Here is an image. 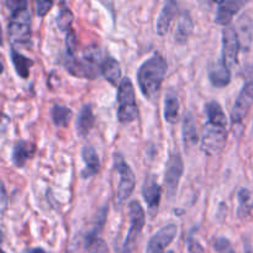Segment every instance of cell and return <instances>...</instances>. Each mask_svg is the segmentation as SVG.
<instances>
[{"mask_svg": "<svg viewBox=\"0 0 253 253\" xmlns=\"http://www.w3.org/2000/svg\"><path fill=\"white\" fill-rule=\"evenodd\" d=\"M178 11V2L177 1H167L165 6L162 7L160 12V16L157 20V34L160 36H165L172 25L173 19Z\"/></svg>", "mask_w": 253, "mask_h": 253, "instance_id": "15", "label": "cell"}, {"mask_svg": "<svg viewBox=\"0 0 253 253\" xmlns=\"http://www.w3.org/2000/svg\"><path fill=\"white\" fill-rule=\"evenodd\" d=\"M188 251H189V253H205L204 247L193 237L188 239Z\"/></svg>", "mask_w": 253, "mask_h": 253, "instance_id": "30", "label": "cell"}, {"mask_svg": "<svg viewBox=\"0 0 253 253\" xmlns=\"http://www.w3.org/2000/svg\"><path fill=\"white\" fill-rule=\"evenodd\" d=\"M246 1H240V0H226V1L217 2L216 16H215V22L217 25H227L231 22L235 15L240 11L242 6H245Z\"/></svg>", "mask_w": 253, "mask_h": 253, "instance_id": "12", "label": "cell"}, {"mask_svg": "<svg viewBox=\"0 0 253 253\" xmlns=\"http://www.w3.org/2000/svg\"><path fill=\"white\" fill-rule=\"evenodd\" d=\"M205 114H207L208 123L227 127V116L217 101L211 100L205 104Z\"/></svg>", "mask_w": 253, "mask_h": 253, "instance_id": "23", "label": "cell"}, {"mask_svg": "<svg viewBox=\"0 0 253 253\" xmlns=\"http://www.w3.org/2000/svg\"><path fill=\"white\" fill-rule=\"evenodd\" d=\"M241 48V40L239 32L232 26H227L222 31V57L221 61L229 67L230 69L236 66L239 62V52Z\"/></svg>", "mask_w": 253, "mask_h": 253, "instance_id": "7", "label": "cell"}, {"mask_svg": "<svg viewBox=\"0 0 253 253\" xmlns=\"http://www.w3.org/2000/svg\"><path fill=\"white\" fill-rule=\"evenodd\" d=\"M183 172H184V163H183L180 155L178 152L170 153L165 173V184L166 189H167V195L169 198H174V195L177 194L178 185H179Z\"/></svg>", "mask_w": 253, "mask_h": 253, "instance_id": "8", "label": "cell"}, {"mask_svg": "<svg viewBox=\"0 0 253 253\" xmlns=\"http://www.w3.org/2000/svg\"><path fill=\"white\" fill-rule=\"evenodd\" d=\"M52 121L58 127H67L72 119V110L61 104H54L51 109Z\"/></svg>", "mask_w": 253, "mask_h": 253, "instance_id": "26", "label": "cell"}, {"mask_svg": "<svg viewBox=\"0 0 253 253\" xmlns=\"http://www.w3.org/2000/svg\"><path fill=\"white\" fill-rule=\"evenodd\" d=\"M182 135H183V142L187 148L194 147L199 141V136H198V128L197 124H195L194 116L190 113H187L183 120L182 126Z\"/></svg>", "mask_w": 253, "mask_h": 253, "instance_id": "19", "label": "cell"}, {"mask_svg": "<svg viewBox=\"0 0 253 253\" xmlns=\"http://www.w3.org/2000/svg\"><path fill=\"white\" fill-rule=\"evenodd\" d=\"M212 245H214V250L217 253H236L231 242L226 237H216Z\"/></svg>", "mask_w": 253, "mask_h": 253, "instance_id": "28", "label": "cell"}, {"mask_svg": "<svg viewBox=\"0 0 253 253\" xmlns=\"http://www.w3.org/2000/svg\"><path fill=\"white\" fill-rule=\"evenodd\" d=\"M179 116V99L174 90L166 94L165 98V119L169 124H177Z\"/></svg>", "mask_w": 253, "mask_h": 253, "instance_id": "22", "label": "cell"}, {"mask_svg": "<svg viewBox=\"0 0 253 253\" xmlns=\"http://www.w3.org/2000/svg\"><path fill=\"white\" fill-rule=\"evenodd\" d=\"M100 72L104 76V78L113 85H120L119 82L121 83V68L119 62L114 57H108L105 61L101 63Z\"/></svg>", "mask_w": 253, "mask_h": 253, "instance_id": "21", "label": "cell"}, {"mask_svg": "<svg viewBox=\"0 0 253 253\" xmlns=\"http://www.w3.org/2000/svg\"><path fill=\"white\" fill-rule=\"evenodd\" d=\"M133 246L135 245H130V244H124L123 249L119 253H133Z\"/></svg>", "mask_w": 253, "mask_h": 253, "instance_id": "32", "label": "cell"}, {"mask_svg": "<svg viewBox=\"0 0 253 253\" xmlns=\"http://www.w3.org/2000/svg\"><path fill=\"white\" fill-rule=\"evenodd\" d=\"M165 253H174L173 251H168V252H165Z\"/></svg>", "mask_w": 253, "mask_h": 253, "instance_id": "35", "label": "cell"}, {"mask_svg": "<svg viewBox=\"0 0 253 253\" xmlns=\"http://www.w3.org/2000/svg\"><path fill=\"white\" fill-rule=\"evenodd\" d=\"M245 253H253L252 246L250 245V242L245 241Z\"/></svg>", "mask_w": 253, "mask_h": 253, "instance_id": "34", "label": "cell"}, {"mask_svg": "<svg viewBox=\"0 0 253 253\" xmlns=\"http://www.w3.org/2000/svg\"><path fill=\"white\" fill-rule=\"evenodd\" d=\"M210 83L216 88H225L231 82V69L220 59L209 67Z\"/></svg>", "mask_w": 253, "mask_h": 253, "instance_id": "13", "label": "cell"}, {"mask_svg": "<svg viewBox=\"0 0 253 253\" xmlns=\"http://www.w3.org/2000/svg\"><path fill=\"white\" fill-rule=\"evenodd\" d=\"M99 59H100V49L96 46H90L84 51L83 57L78 59L74 56L68 54L64 66L68 73L78 78L95 79L99 74Z\"/></svg>", "mask_w": 253, "mask_h": 253, "instance_id": "3", "label": "cell"}, {"mask_svg": "<svg viewBox=\"0 0 253 253\" xmlns=\"http://www.w3.org/2000/svg\"><path fill=\"white\" fill-rule=\"evenodd\" d=\"M10 57H11V62L14 64L15 69H16V73L21 78H29L30 68L34 66V61L29 57L21 54L20 52H17L15 48H11V51H10Z\"/></svg>", "mask_w": 253, "mask_h": 253, "instance_id": "25", "label": "cell"}, {"mask_svg": "<svg viewBox=\"0 0 253 253\" xmlns=\"http://www.w3.org/2000/svg\"><path fill=\"white\" fill-rule=\"evenodd\" d=\"M193 32V19L188 11L180 14L179 20H178L177 29H175L174 40L178 44L187 43L188 39Z\"/></svg>", "mask_w": 253, "mask_h": 253, "instance_id": "20", "label": "cell"}, {"mask_svg": "<svg viewBox=\"0 0 253 253\" xmlns=\"http://www.w3.org/2000/svg\"><path fill=\"white\" fill-rule=\"evenodd\" d=\"M227 143V127L208 123L204 125L202 136V151L208 156H216L224 151Z\"/></svg>", "mask_w": 253, "mask_h": 253, "instance_id": "5", "label": "cell"}, {"mask_svg": "<svg viewBox=\"0 0 253 253\" xmlns=\"http://www.w3.org/2000/svg\"><path fill=\"white\" fill-rule=\"evenodd\" d=\"M82 158H83V162L85 163V169L82 172L84 179L95 175L100 169V160H99L96 151L90 146H85L82 150Z\"/></svg>", "mask_w": 253, "mask_h": 253, "instance_id": "18", "label": "cell"}, {"mask_svg": "<svg viewBox=\"0 0 253 253\" xmlns=\"http://www.w3.org/2000/svg\"><path fill=\"white\" fill-rule=\"evenodd\" d=\"M118 120L121 124H130L138 118L135 88L128 77L121 81L118 89Z\"/></svg>", "mask_w": 253, "mask_h": 253, "instance_id": "4", "label": "cell"}, {"mask_svg": "<svg viewBox=\"0 0 253 253\" xmlns=\"http://www.w3.org/2000/svg\"><path fill=\"white\" fill-rule=\"evenodd\" d=\"M161 195H162V189H161L160 184L156 182V178H147L142 187V197L148 208L157 209L160 207Z\"/></svg>", "mask_w": 253, "mask_h": 253, "instance_id": "16", "label": "cell"}, {"mask_svg": "<svg viewBox=\"0 0 253 253\" xmlns=\"http://www.w3.org/2000/svg\"><path fill=\"white\" fill-rule=\"evenodd\" d=\"M237 200H239V208H237V217L246 219L253 211V195L247 188H241L237 192Z\"/></svg>", "mask_w": 253, "mask_h": 253, "instance_id": "24", "label": "cell"}, {"mask_svg": "<svg viewBox=\"0 0 253 253\" xmlns=\"http://www.w3.org/2000/svg\"><path fill=\"white\" fill-rule=\"evenodd\" d=\"M72 22H73V12L71 11L69 7L63 5V6L61 7V10H59L58 16H57V26H58V29L62 30V31H69V30H71Z\"/></svg>", "mask_w": 253, "mask_h": 253, "instance_id": "27", "label": "cell"}, {"mask_svg": "<svg viewBox=\"0 0 253 253\" xmlns=\"http://www.w3.org/2000/svg\"><path fill=\"white\" fill-rule=\"evenodd\" d=\"M114 167H115V170L120 177L119 178L118 193H116L118 203L124 204L126 200H128V198L132 195L133 190H135L136 178L131 167L126 163L123 155H120V153L114 155Z\"/></svg>", "mask_w": 253, "mask_h": 253, "instance_id": "6", "label": "cell"}, {"mask_svg": "<svg viewBox=\"0 0 253 253\" xmlns=\"http://www.w3.org/2000/svg\"><path fill=\"white\" fill-rule=\"evenodd\" d=\"M27 253H47V252L44 251L43 249H41V247H35V249L29 250Z\"/></svg>", "mask_w": 253, "mask_h": 253, "instance_id": "33", "label": "cell"}, {"mask_svg": "<svg viewBox=\"0 0 253 253\" xmlns=\"http://www.w3.org/2000/svg\"><path fill=\"white\" fill-rule=\"evenodd\" d=\"M94 124H95V116H94L93 109L89 104H85V105L82 106L78 116H77L76 127L78 135L82 136V137H85L91 131Z\"/></svg>", "mask_w": 253, "mask_h": 253, "instance_id": "17", "label": "cell"}, {"mask_svg": "<svg viewBox=\"0 0 253 253\" xmlns=\"http://www.w3.org/2000/svg\"><path fill=\"white\" fill-rule=\"evenodd\" d=\"M36 5V14L37 16L43 17L47 12L49 11L52 6H53V1H47V0H37L35 2Z\"/></svg>", "mask_w": 253, "mask_h": 253, "instance_id": "29", "label": "cell"}, {"mask_svg": "<svg viewBox=\"0 0 253 253\" xmlns=\"http://www.w3.org/2000/svg\"><path fill=\"white\" fill-rule=\"evenodd\" d=\"M36 151V146L32 142L26 140H20L15 143L14 148H12L11 160L16 167L22 168L26 166L27 161L31 160L32 156L35 155Z\"/></svg>", "mask_w": 253, "mask_h": 253, "instance_id": "14", "label": "cell"}, {"mask_svg": "<svg viewBox=\"0 0 253 253\" xmlns=\"http://www.w3.org/2000/svg\"><path fill=\"white\" fill-rule=\"evenodd\" d=\"M253 106V79L246 82L240 90L231 109V121L234 125L241 124Z\"/></svg>", "mask_w": 253, "mask_h": 253, "instance_id": "9", "label": "cell"}, {"mask_svg": "<svg viewBox=\"0 0 253 253\" xmlns=\"http://www.w3.org/2000/svg\"><path fill=\"white\" fill-rule=\"evenodd\" d=\"M178 229L175 224H168L163 226L151 237L147 245V253H165V250L174 241Z\"/></svg>", "mask_w": 253, "mask_h": 253, "instance_id": "11", "label": "cell"}, {"mask_svg": "<svg viewBox=\"0 0 253 253\" xmlns=\"http://www.w3.org/2000/svg\"><path fill=\"white\" fill-rule=\"evenodd\" d=\"M128 220H130V227L125 244L135 245L136 239L141 234L146 222L145 211L137 200H132L128 204Z\"/></svg>", "mask_w": 253, "mask_h": 253, "instance_id": "10", "label": "cell"}, {"mask_svg": "<svg viewBox=\"0 0 253 253\" xmlns=\"http://www.w3.org/2000/svg\"><path fill=\"white\" fill-rule=\"evenodd\" d=\"M10 11L7 34L12 44L27 43L31 39V16L27 10V1H6Z\"/></svg>", "mask_w": 253, "mask_h": 253, "instance_id": "2", "label": "cell"}, {"mask_svg": "<svg viewBox=\"0 0 253 253\" xmlns=\"http://www.w3.org/2000/svg\"><path fill=\"white\" fill-rule=\"evenodd\" d=\"M6 202H7L6 190H5V185L1 184V210L2 211H4L5 208H6Z\"/></svg>", "mask_w": 253, "mask_h": 253, "instance_id": "31", "label": "cell"}, {"mask_svg": "<svg viewBox=\"0 0 253 253\" xmlns=\"http://www.w3.org/2000/svg\"><path fill=\"white\" fill-rule=\"evenodd\" d=\"M167 69V61L158 52L141 64L137 71V82L146 98L152 99L157 95L165 81Z\"/></svg>", "mask_w": 253, "mask_h": 253, "instance_id": "1", "label": "cell"}]
</instances>
